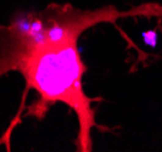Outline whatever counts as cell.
Returning <instances> with one entry per match:
<instances>
[{
	"label": "cell",
	"instance_id": "cell-1",
	"mask_svg": "<svg viewBox=\"0 0 162 152\" xmlns=\"http://www.w3.org/2000/svg\"><path fill=\"white\" fill-rule=\"evenodd\" d=\"M162 17V5L143 4L128 10L105 5L78 9L72 4H50L39 11H18L7 24H0V78L10 72L23 77L22 101L33 90L38 97L27 106V116L44 119L49 108L64 104L75 112L78 133L76 149L93 151L96 122V99L87 95L83 85L87 67L78 41L88 29L122 18Z\"/></svg>",
	"mask_w": 162,
	"mask_h": 152
}]
</instances>
